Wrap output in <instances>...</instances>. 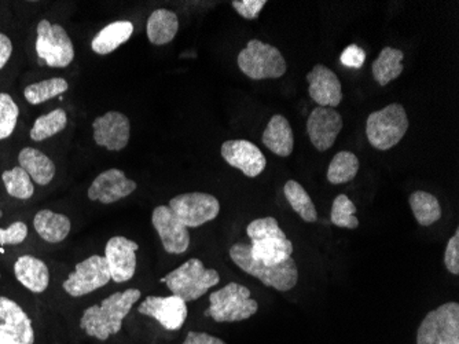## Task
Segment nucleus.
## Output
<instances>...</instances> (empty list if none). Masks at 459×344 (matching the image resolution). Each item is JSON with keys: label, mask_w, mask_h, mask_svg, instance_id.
Listing matches in <instances>:
<instances>
[{"label": "nucleus", "mask_w": 459, "mask_h": 344, "mask_svg": "<svg viewBox=\"0 0 459 344\" xmlns=\"http://www.w3.org/2000/svg\"><path fill=\"white\" fill-rule=\"evenodd\" d=\"M133 33L134 24L131 21H115L112 24L103 27L92 39V51L100 56H108L130 40Z\"/></svg>", "instance_id": "b1692460"}, {"label": "nucleus", "mask_w": 459, "mask_h": 344, "mask_svg": "<svg viewBox=\"0 0 459 344\" xmlns=\"http://www.w3.org/2000/svg\"><path fill=\"white\" fill-rule=\"evenodd\" d=\"M69 84L62 77H53V79L41 80V82L33 83L28 85L24 90L25 100L32 105H40L48 102L58 95L68 92Z\"/></svg>", "instance_id": "7c9ffc66"}, {"label": "nucleus", "mask_w": 459, "mask_h": 344, "mask_svg": "<svg viewBox=\"0 0 459 344\" xmlns=\"http://www.w3.org/2000/svg\"><path fill=\"white\" fill-rule=\"evenodd\" d=\"M249 245L238 243L230 248V258L249 276L256 277L265 287L286 292L295 288L299 281V269L295 260L289 258L277 266H265L250 256Z\"/></svg>", "instance_id": "7ed1b4c3"}, {"label": "nucleus", "mask_w": 459, "mask_h": 344, "mask_svg": "<svg viewBox=\"0 0 459 344\" xmlns=\"http://www.w3.org/2000/svg\"><path fill=\"white\" fill-rule=\"evenodd\" d=\"M139 299V289L130 288L127 291L116 292L103 299L102 304L84 310L80 320V328L91 338L108 340L110 336L120 332L124 318L127 317Z\"/></svg>", "instance_id": "f257e3e1"}, {"label": "nucleus", "mask_w": 459, "mask_h": 344, "mask_svg": "<svg viewBox=\"0 0 459 344\" xmlns=\"http://www.w3.org/2000/svg\"><path fill=\"white\" fill-rule=\"evenodd\" d=\"M175 296L187 302H195L221 283V276L215 269H206L198 258H192L161 278Z\"/></svg>", "instance_id": "20e7f679"}, {"label": "nucleus", "mask_w": 459, "mask_h": 344, "mask_svg": "<svg viewBox=\"0 0 459 344\" xmlns=\"http://www.w3.org/2000/svg\"><path fill=\"white\" fill-rule=\"evenodd\" d=\"M409 201L414 218L421 226H430L442 218L439 200L428 191H414Z\"/></svg>", "instance_id": "cd10ccee"}, {"label": "nucleus", "mask_w": 459, "mask_h": 344, "mask_svg": "<svg viewBox=\"0 0 459 344\" xmlns=\"http://www.w3.org/2000/svg\"><path fill=\"white\" fill-rule=\"evenodd\" d=\"M28 226L24 222H14L7 229H0V245H18L27 240Z\"/></svg>", "instance_id": "c9c22d12"}, {"label": "nucleus", "mask_w": 459, "mask_h": 344, "mask_svg": "<svg viewBox=\"0 0 459 344\" xmlns=\"http://www.w3.org/2000/svg\"><path fill=\"white\" fill-rule=\"evenodd\" d=\"M409 130V118L401 103H391L371 113L366 121V136L371 146L389 150L396 146Z\"/></svg>", "instance_id": "423d86ee"}, {"label": "nucleus", "mask_w": 459, "mask_h": 344, "mask_svg": "<svg viewBox=\"0 0 459 344\" xmlns=\"http://www.w3.org/2000/svg\"><path fill=\"white\" fill-rule=\"evenodd\" d=\"M14 274L18 281L33 294L45 292L50 284V271L48 265L32 255L18 258L17 262L14 263Z\"/></svg>", "instance_id": "412c9836"}, {"label": "nucleus", "mask_w": 459, "mask_h": 344, "mask_svg": "<svg viewBox=\"0 0 459 344\" xmlns=\"http://www.w3.org/2000/svg\"><path fill=\"white\" fill-rule=\"evenodd\" d=\"M36 53L50 68H66L74 59V48L68 32L59 24L41 20L36 28Z\"/></svg>", "instance_id": "6e6552de"}, {"label": "nucleus", "mask_w": 459, "mask_h": 344, "mask_svg": "<svg viewBox=\"0 0 459 344\" xmlns=\"http://www.w3.org/2000/svg\"><path fill=\"white\" fill-rule=\"evenodd\" d=\"M221 154L227 164L242 171V174L249 178L259 177L267 165V159L262 150L245 139L224 142Z\"/></svg>", "instance_id": "f3484780"}, {"label": "nucleus", "mask_w": 459, "mask_h": 344, "mask_svg": "<svg viewBox=\"0 0 459 344\" xmlns=\"http://www.w3.org/2000/svg\"><path fill=\"white\" fill-rule=\"evenodd\" d=\"M109 269L105 256L92 255L77 263L74 273L64 281V291L74 297L84 296L110 283Z\"/></svg>", "instance_id": "9b49d317"}, {"label": "nucleus", "mask_w": 459, "mask_h": 344, "mask_svg": "<svg viewBox=\"0 0 459 344\" xmlns=\"http://www.w3.org/2000/svg\"><path fill=\"white\" fill-rule=\"evenodd\" d=\"M445 265L446 269L451 274H459V230L456 229L453 237L448 240L447 248L445 252Z\"/></svg>", "instance_id": "4c0bfd02"}, {"label": "nucleus", "mask_w": 459, "mask_h": 344, "mask_svg": "<svg viewBox=\"0 0 459 344\" xmlns=\"http://www.w3.org/2000/svg\"><path fill=\"white\" fill-rule=\"evenodd\" d=\"M358 171H359V159L357 154H353L348 150H342L330 162L327 181L332 185H342V183L350 182L357 177Z\"/></svg>", "instance_id": "c85d7f7f"}, {"label": "nucleus", "mask_w": 459, "mask_h": 344, "mask_svg": "<svg viewBox=\"0 0 459 344\" xmlns=\"http://www.w3.org/2000/svg\"><path fill=\"white\" fill-rule=\"evenodd\" d=\"M283 191H285L286 200L289 201L293 211L300 215L303 221L308 222V224L318 221V212H316V206H314L311 198L300 183L296 182V181H288Z\"/></svg>", "instance_id": "c756f323"}, {"label": "nucleus", "mask_w": 459, "mask_h": 344, "mask_svg": "<svg viewBox=\"0 0 459 344\" xmlns=\"http://www.w3.org/2000/svg\"><path fill=\"white\" fill-rule=\"evenodd\" d=\"M94 141L98 146L107 147L110 152H120L127 147L131 137L130 119L120 112L105 113L92 123Z\"/></svg>", "instance_id": "dca6fc26"}, {"label": "nucleus", "mask_w": 459, "mask_h": 344, "mask_svg": "<svg viewBox=\"0 0 459 344\" xmlns=\"http://www.w3.org/2000/svg\"><path fill=\"white\" fill-rule=\"evenodd\" d=\"M20 167L30 175L33 182L40 186L48 185L56 177V164L35 147H24L18 154Z\"/></svg>", "instance_id": "5701e85b"}, {"label": "nucleus", "mask_w": 459, "mask_h": 344, "mask_svg": "<svg viewBox=\"0 0 459 344\" xmlns=\"http://www.w3.org/2000/svg\"><path fill=\"white\" fill-rule=\"evenodd\" d=\"M265 147L280 157H289L295 149V136L290 123L282 115H274L268 121L262 138Z\"/></svg>", "instance_id": "4be33fe9"}, {"label": "nucleus", "mask_w": 459, "mask_h": 344, "mask_svg": "<svg viewBox=\"0 0 459 344\" xmlns=\"http://www.w3.org/2000/svg\"><path fill=\"white\" fill-rule=\"evenodd\" d=\"M178 31H179V20L177 13L169 9H159L152 13L146 25L149 40L154 46L169 45L174 40Z\"/></svg>", "instance_id": "a878e982"}, {"label": "nucleus", "mask_w": 459, "mask_h": 344, "mask_svg": "<svg viewBox=\"0 0 459 344\" xmlns=\"http://www.w3.org/2000/svg\"><path fill=\"white\" fill-rule=\"evenodd\" d=\"M138 250L139 245L135 242L123 235H116L108 242L105 260L115 283H127L135 276Z\"/></svg>", "instance_id": "4468645a"}, {"label": "nucleus", "mask_w": 459, "mask_h": 344, "mask_svg": "<svg viewBox=\"0 0 459 344\" xmlns=\"http://www.w3.org/2000/svg\"><path fill=\"white\" fill-rule=\"evenodd\" d=\"M136 190L135 181L128 180L117 168L103 171L89 188V198L102 204H113L133 195Z\"/></svg>", "instance_id": "6ab92c4d"}, {"label": "nucleus", "mask_w": 459, "mask_h": 344, "mask_svg": "<svg viewBox=\"0 0 459 344\" xmlns=\"http://www.w3.org/2000/svg\"><path fill=\"white\" fill-rule=\"evenodd\" d=\"M32 321L20 304L0 296V344H33Z\"/></svg>", "instance_id": "f8f14e48"}, {"label": "nucleus", "mask_w": 459, "mask_h": 344, "mask_svg": "<svg viewBox=\"0 0 459 344\" xmlns=\"http://www.w3.org/2000/svg\"><path fill=\"white\" fill-rule=\"evenodd\" d=\"M250 256L265 266H277L291 258L293 244L273 216L255 219L247 227Z\"/></svg>", "instance_id": "f03ea898"}, {"label": "nucleus", "mask_w": 459, "mask_h": 344, "mask_svg": "<svg viewBox=\"0 0 459 344\" xmlns=\"http://www.w3.org/2000/svg\"><path fill=\"white\" fill-rule=\"evenodd\" d=\"M182 344H227L221 339L216 336L210 335V333L204 332H189L186 336L185 341Z\"/></svg>", "instance_id": "ea45409f"}, {"label": "nucleus", "mask_w": 459, "mask_h": 344, "mask_svg": "<svg viewBox=\"0 0 459 344\" xmlns=\"http://www.w3.org/2000/svg\"><path fill=\"white\" fill-rule=\"evenodd\" d=\"M138 313L153 318L167 331H179L189 315L187 304L179 296H148L139 304Z\"/></svg>", "instance_id": "ddd939ff"}, {"label": "nucleus", "mask_w": 459, "mask_h": 344, "mask_svg": "<svg viewBox=\"0 0 459 344\" xmlns=\"http://www.w3.org/2000/svg\"><path fill=\"white\" fill-rule=\"evenodd\" d=\"M152 224L159 233L162 247L169 253L180 255L189 250L190 233L183 226L169 206H159L152 215Z\"/></svg>", "instance_id": "2eb2a0df"}, {"label": "nucleus", "mask_w": 459, "mask_h": 344, "mask_svg": "<svg viewBox=\"0 0 459 344\" xmlns=\"http://www.w3.org/2000/svg\"><path fill=\"white\" fill-rule=\"evenodd\" d=\"M231 4L241 17L247 20H256L267 2L265 0H233Z\"/></svg>", "instance_id": "e433bc0d"}, {"label": "nucleus", "mask_w": 459, "mask_h": 344, "mask_svg": "<svg viewBox=\"0 0 459 344\" xmlns=\"http://www.w3.org/2000/svg\"><path fill=\"white\" fill-rule=\"evenodd\" d=\"M169 208L178 221L187 227H200L213 221L221 212V203L215 196L201 191L183 193L169 201Z\"/></svg>", "instance_id": "9d476101"}, {"label": "nucleus", "mask_w": 459, "mask_h": 344, "mask_svg": "<svg viewBox=\"0 0 459 344\" xmlns=\"http://www.w3.org/2000/svg\"><path fill=\"white\" fill-rule=\"evenodd\" d=\"M332 224L344 229H358L359 219L357 218V207L350 200L347 195H339L333 201L332 212H330Z\"/></svg>", "instance_id": "72a5a7b5"}, {"label": "nucleus", "mask_w": 459, "mask_h": 344, "mask_svg": "<svg viewBox=\"0 0 459 344\" xmlns=\"http://www.w3.org/2000/svg\"><path fill=\"white\" fill-rule=\"evenodd\" d=\"M309 97L322 108L334 110L342 101V82L334 72L318 64L307 75Z\"/></svg>", "instance_id": "aec40b11"}, {"label": "nucleus", "mask_w": 459, "mask_h": 344, "mask_svg": "<svg viewBox=\"0 0 459 344\" xmlns=\"http://www.w3.org/2000/svg\"><path fill=\"white\" fill-rule=\"evenodd\" d=\"M238 68L252 80L280 79L286 74L288 64L274 46L252 39L238 54Z\"/></svg>", "instance_id": "0eeeda50"}, {"label": "nucleus", "mask_w": 459, "mask_h": 344, "mask_svg": "<svg viewBox=\"0 0 459 344\" xmlns=\"http://www.w3.org/2000/svg\"><path fill=\"white\" fill-rule=\"evenodd\" d=\"M13 54V43L4 33H0V69H4Z\"/></svg>", "instance_id": "a19ab883"}, {"label": "nucleus", "mask_w": 459, "mask_h": 344, "mask_svg": "<svg viewBox=\"0 0 459 344\" xmlns=\"http://www.w3.org/2000/svg\"><path fill=\"white\" fill-rule=\"evenodd\" d=\"M404 53L398 49L384 48L380 56L373 62V76L380 85H386L398 79L403 66Z\"/></svg>", "instance_id": "bb28decb"}, {"label": "nucleus", "mask_w": 459, "mask_h": 344, "mask_svg": "<svg viewBox=\"0 0 459 344\" xmlns=\"http://www.w3.org/2000/svg\"><path fill=\"white\" fill-rule=\"evenodd\" d=\"M342 130V118L336 110L316 106L307 120V133L311 144L319 150L326 152L334 145Z\"/></svg>", "instance_id": "a211bd4d"}, {"label": "nucleus", "mask_w": 459, "mask_h": 344, "mask_svg": "<svg viewBox=\"0 0 459 344\" xmlns=\"http://www.w3.org/2000/svg\"><path fill=\"white\" fill-rule=\"evenodd\" d=\"M417 344H459V304L448 302L428 313L417 331Z\"/></svg>", "instance_id": "1a4fd4ad"}, {"label": "nucleus", "mask_w": 459, "mask_h": 344, "mask_svg": "<svg viewBox=\"0 0 459 344\" xmlns=\"http://www.w3.org/2000/svg\"><path fill=\"white\" fill-rule=\"evenodd\" d=\"M18 115L20 110L12 95L0 93V139L9 138L14 133Z\"/></svg>", "instance_id": "f704fd0d"}, {"label": "nucleus", "mask_w": 459, "mask_h": 344, "mask_svg": "<svg viewBox=\"0 0 459 344\" xmlns=\"http://www.w3.org/2000/svg\"><path fill=\"white\" fill-rule=\"evenodd\" d=\"M210 304L205 315L216 322H239L254 317L259 310L256 300L250 297L249 289L237 283L227 284L219 291L212 292Z\"/></svg>", "instance_id": "39448f33"}, {"label": "nucleus", "mask_w": 459, "mask_h": 344, "mask_svg": "<svg viewBox=\"0 0 459 344\" xmlns=\"http://www.w3.org/2000/svg\"><path fill=\"white\" fill-rule=\"evenodd\" d=\"M66 124H68V115L65 110L58 108L48 115L36 119L30 130V138L35 142L45 141L65 130Z\"/></svg>", "instance_id": "2f4dec72"}, {"label": "nucleus", "mask_w": 459, "mask_h": 344, "mask_svg": "<svg viewBox=\"0 0 459 344\" xmlns=\"http://www.w3.org/2000/svg\"><path fill=\"white\" fill-rule=\"evenodd\" d=\"M7 193L18 200H30L35 193V186L30 175L21 167L4 171L2 175Z\"/></svg>", "instance_id": "473e14b6"}, {"label": "nucleus", "mask_w": 459, "mask_h": 344, "mask_svg": "<svg viewBox=\"0 0 459 344\" xmlns=\"http://www.w3.org/2000/svg\"><path fill=\"white\" fill-rule=\"evenodd\" d=\"M33 226L41 239L56 244L68 237L72 225L66 215L56 214L50 209H41L33 219Z\"/></svg>", "instance_id": "393cba45"}, {"label": "nucleus", "mask_w": 459, "mask_h": 344, "mask_svg": "<svg viewBox=\"0 0 459 344\" xmlns=\"http://www.w3.org/2000/svg\"><path fill=\"white\" fill-rule=\"evenodd\" d=\"M342 66L347 68L360 69L366 61V53L363 49L359 46L351 45L342 51V57H340Z\"/></svg>", "instance_id": "58836bf2"}]
</instances>
